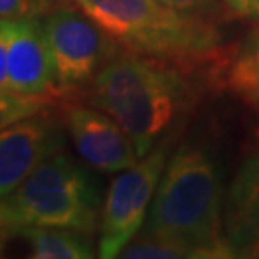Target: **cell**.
I'll list each match as a JSON object with an SVG mask.
<instances>
[{"label": "cell", "mask_w": 259, "mask_h": 259, "mask_svg": "<svg viewBox=\"0 0 259 259\" xmlns=\"http://www.w3.org/2000/svg\"><path fill=\"white\" fill-rule=\"evenodd\" d=\"M225 198L223 175L211 150L186 140L167 161L144 231L186 246L198 259L232 257L225 236Z\"/></svg>", "instance_id": "1"}, {"label": "cell", "mask_w": 259, "mask_h": 259, "mask_svg": "<svg viewBox=\"0 0 259 259\" xmlns=\"http://www.w3.org/2000/svg\"><path fill=\"white\" fill-rule=\"evenodd\" d=\"M84 94L127 131L139 157L177 129L196 102L185 69L125 50L96 73Z\"/></svg>", "instance_id": "2"}, {"label": "cell", "mask_w": 259, "mask_h": 259, "mask_svg": "<svg viewBox=\"0 0 259 259\" xmlns=\"http://www.w3.org/2000/svg\"><path fill=\"white\" fill-rule=\"evenodd\" d=\"M125 52L192 69L225 52L217 21L169 8L159 0H69Z\"/></svg>", "instance_id": "3"}, {"label": "cell", "mask_w": 259, "mask_h": 259, "mask_svg": "<svg viewBox=\"0 0 259 259\" xmlns=\"http://www.w3.org/2000/svg\"><path fill=\"white\" fill-rule=\"evenodd\" d=\"M83 163L65 150L47 157L8 198L0 200L4 227H62L94 234L102 200Z\"/></svg>", "instance_id": "4"}, {"label": "cell", "mask_w": 259, "mask_h": 259, "mask_svg": "<svg viewBox=\"0 0 259 259\" xmlns=\"http://www.w3.org/2000/svg\"><path fill=\"white\" fill-rule=\"evenodd\" d=\"M58 98L87 91L96 73L123 48L81 8L58 4L38 16Z\"/></svg>", "instance_id": "5"}, {"label": "cell", "mask_w": 259, "mask_h": 259, "mask_svg": "<svg viewBox=\"0 0 259 259\" xmlns=\"http://www.w3.org/2000/svg\"><path fill=\"white\" fill-rule=\"evenodd\" d=\"M175 150V131L167 133L137 163L121 171L108 186L98 225V257H119L144 227L150 205Z\"/></svg>", "instance_id": "6"}, {"label": "cell", "mask_w": 259, "mask_h": 259, "mask_svg": "<svg viewBox=\"0 0 259 259\" xmlns=\"http://www.w3.org/2000/svg\"><path fill=\"white\" fill-rule=\"evenodd\" d=\"M62 121L75 152L94 171L121 173L137 163L139 152L127 131L100 108L67 104L62 110Z\"/></svg>", "instance_id": "7"}, {"label": "cell", "mask_w": 259, "mask_h": 259, "mask_svg": "<svg viewBox=\"0 0 259 259\" xmlns=\"http://www.w3.org/2000/svg\"><path fill=\"white\" fill-rule=\"evenodd\" d=\"M64 121L52 110L0 131V200L8 198L47 157L65 150Z\"/></svg>", "instance_id": "8"}, {"label": "cell", "mask_w": 259, "mask_h": 259, "mask_svg": "<svg viewBox=\"0 0 259 259\" xmlns=\"http://www.w3.org/2000/svg\"><path fill=\"white\" fill-rule=\"evenodd\" d=\"M8 81L14 93L58 98L52 62L38 16L14 19L8 45Z\"/></svg>", "instance_id": "9"}, {"label": "cell", "mask_w": 259, "mask_h": 259, "mask_svg": "<svg viewBox=\"0 0 259 259\" xmlns=\"http://www.w3.org/2000/svg\"><path fill=\"white\" fill-rule=\"evenodd\" d=\"M225 236L232 257H259V185L227 192Z\"/></svg>", "instance_id": "10"}, {"label": "cell", "mask_w": 259, "mask_h": 259, "mask_svg": "<svg viewBox=\"0 0 259 259\" xmlns=\"http://www.w3.org/2000/svg\"><path fill=\"white\" fill-rule=\"evenodd\" d=\"M10 238L27 244L33 259H91L94 253L93 234L62 227H14L6 229Z\"/></svg>", "instance_id": "11"}, {"label": "cell", "mask_w": 259, "mask_h": 259, "mask_svg": "<svg viewBox=\"0 0 259 259\" xmlns=\"http://www.w3.org/2000/svg\"><path fill=\"white\" fill-rule=\"evenodd\" d=\"M123 259H194V251L177 242L140 231L119 253Z\"/></svg>", "instance_id": "12"}, {"label": "cell", "mask_w": 259, "mask_h": 259, "mask_svg": "<svg viewBox=\"0 0 259 259\" xmlns=\"http://www.w3.org/2000/svg\"><path fill=\"white\" fill-rule=\"evenodd\" d=\"M50 110H54L52 98L29 96L14 91H0V131L21 119H27L31 115Z\"/></svg>", "instance_id": "13"}, {"label": "cell", "mask_w": 259, "mask_h": 259, "mask_svg": "<svg viewBox=\"0 0 259 259\" xmlns=\"http://www.w3.org/2000/svg\"><path fill=\"white\" fill-rule=\"evenodd\" d=\"M232 84H236L240 93L250 94L259 102V31L253 35L246 52L240 56L238 64L234 65Z\"/></svg>", "instance_id": "14"}, {"label": "cell", "mask_w": 259, "mask_h": 259, "mask_svg": "<svg viewBox=\"0 0 259 259\" xmlns=\"http://www.w3.org/2000/svg\"><path fill=\"white\" fill-rule=\"evenodd\" d=\"M159 2L169 6V8L179 10V12L211 19L217 23L231 16V10L227 8L221 0H159Z\"/></svg>", "instance_id": "15"}, {"label": "cell", "mask_w": 259, "mask_h": 259, "mask_svg": "<svg viewBox=\"0 0 259 259\" xmlns=\"http://www.w3.org/2000/svg\"><path fill=\"white\" fill-rule=\"evenodd\" d=\"M40 16L35 0H0V19H23Z\"/></svg>", "instance_id": "16"}, {"label": "cell", "mask_w": 259, "mask_h": 259, "mask_svg": "<svg viewBox=\"0 0 259 259\" xmlns=\"http://www.w3.org/2000/svg\"><path fill=\"white\" fill-rule=\"evenodd\" d=\"M253 185H259V150L242 163L234 181L229 186V190H242V188Z\"/></svg>", "instance_id": "17"}, {"label": "cell", "mask_w": 259, "mask_h": 259, "mask_svg": "<svg viewBox=\"0 0 259 259\" xmlns=\"http://www.w3.org/2000/svg\"><path fill=\"white\" fill-rule=\"evenodd\" d=\"M14 19H0V91H10L8 81V45Z\"/></svg>", "instance_id": "18"}, {"label": "cell", "mask_w": 259, "mask_h": 259, "mask_svg": "<svg viewBox=\"0 0 259 259\" xmlns=\"http://www.w3.org/2000/svg\"><path fill=\"white\" fill-rule=\"evenodd\" d=\"M232 14L242 18H259V0H221Z\"/></svg>", "instance_id": "19"}, {"label": "cell", "mask_w": 259, "mask_h": 259, "mask_svg": "<svg viewBox=\"0 0 259 259\" xmlns=\"http://www.w3.org/2000/svg\"><path fill=\"white\" fill-rule=\"evenodd\" d=\"M38 4V8H40V14H45L47 10L54 8V6H58V4H62V0H35Z\"/></svg>", "instance_id": "20"}, {"label": "cell", "mask_w": 259, "mask_h": 259, "mask_svg": "<svg viewBox=\"0 0 259 259\" xmlns=\"http://www.w3.org/2000/svg\"><path fill=\"white\" fill-rule=\"evenodd\" d=\"M6 238H8V232H0V255H2V251H4V242H6Z\"/></svg>", "instance_id": "21"}, {"label": "cell", "mask_w": 259, "mask_h": 259, "mask_svg": "<svg viewBox=\"0 0 259 259\" xmlns=\"http://www.w3.org/2000/svg\"><path fill=\"white\" fill-rule=\"evenodd\" d=\"M6 231V227H4V221H2V213H0V232Z\"/></svg>", "instance_id": "22"}]
</instances>
